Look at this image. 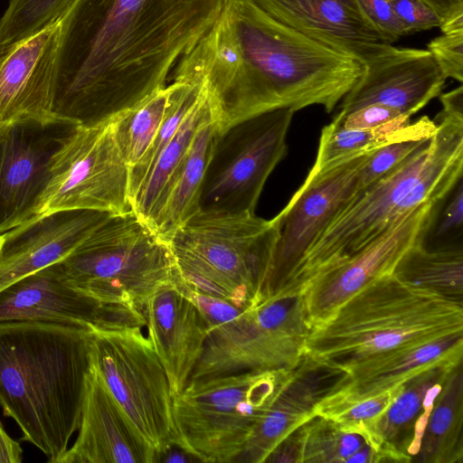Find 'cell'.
<instances>
[{"mask_svg": "<svg viewBox=\"0 0 463 463\" xmlns=\"http://www.w3.org/2000/svg\"><path fill=\"white\" fill-rule=\"evenodd\" d=\"M225 1L74 0L60 20L55 113L68 125H94L166 86Z\"/></svg>", "mask_w": 463, "mask_h": 463, "instance_id": "cell-1", "label": "cell"}, {"mask_svg": "<svg viewBox=\"0 0 463 463\" xmlns=\"http://www.w3.org/2000/svg\"><path fill=\"white\" fill-rule=\"evenodd\" d=\"M204 83L221 132L259 114L320 105L327 113L359 79L362 61L280 24L252 0H226L184 57Z\"/></svg>", "mask_w": 463, "mask_h": 463, "instance_id": "cell-2", "label": "cell"}, {"mask_svg": "<svg viewBox=\"0 0 463 463\" xmlns=\"http://www.w3.org/2000/svg\"><path fill=\"white\" fill-rule=\"evenodd\" d=\"M91 330L52 323L0 324V407L55 463L78 430Z\"/></svg>", "mask_w": 463, "mask_h": 463, "instance_id": "cell-3", "label": "cell"}, {"mask_svg": "<svg viewBox=\"0 0 463 463\" xmlns=\"http://www.w3.org/2000/svg\"><path fill=\"white\" fill-rule=\"evenodd\" d=\"M435 133L400 165L357 191L308 249L280 295L297 294L419 205L439 202L463 177V120L439 113Z\"/></svg>", "mask_w": 463, "mask_h": 463, "instance_id": "cell-4", "label": "cell"}, {"mask_svg": "<svg viewBox=\"0 0 463 463\" xmlns=\"http://www.w3.org/2000/svg\"><path fill=\"white\" fill-rule=\"evenodd\" d=\"M456 333H463L461 303L389 274L310 330L305 354L349 374L402 349Z\"/></svg>", "mask_w": 463, "mask_h": 463, "instance_id": "cell-5", "label": "cell"}, {"mask_svg": "<svg viewBox=\"0 0 463 463\" xmlns=\"http://www.w3.org/2000/svg\"><path fill=\"white\" fill-rule=\"evenodd\" d=\"M278 236L272 219L255 213L199 211L168 243L185 284L244 309L266 278Z\"/></svg>", "mask_w": 463, "mask_h": 463, "instance_id": "cell-6", "label": "cell"}, {"mask_svg": "<svg viewBox=\"0 0 463 463\" xmlns=\"http://www.w3.org/2000/svg\"><path fill=\"white\" fill-rule=\"evenodd\" d=\"M61 264L77 289L142 313L157 288L181 279L170 244L133 211L112 214Z\"/></svg>", "mask_w": 463, "mask_h": 463, "instance_id": "cell-7", "label": "cell"}, {"mask_svg": "<svg viewBox=\"0 0 463 463\" xmlns=\"http://www.w3.org/2000/svg\"><path fill=\"white\" fill-rule=\"evenodd\" d=\"M287 371L189 380L173 398L175 447L203 462H235Z\"/></svg>", "mask_w": 463, "mask_h": 463, "instance_id": "cell-8", "label": "cell"}, {"mask_svg": "<svg viewBox=\"0 0 463 463\" xmlns=\"http://www.w3.org/2000/svg\"><path fill=\"white\" fill-rule=\"evenodd\" d=\"M79 210L111 214L132 211L129 168L116 139L113 118L75 125L65 133L51 157L43 189L14 228Z\"/></svg>", "mask_w": 463, "mask_h": 463, "instance_id": "cell-9", "label": "cell"}, {"mask_svg": "<svg viewBox=\"0 0 463 463\" xmlns=\"http://www.w3.org/2000/svg\"><path fill=\"white\" fill-rule=\"evenodd\" d=\"M90 363L156 462L175 447L173 397L142 326L92 329Z\"/></svg>", "mask_w": 463, "mask_h": 463, "instance_id": "cell-10", "label": "cell"}, {"mask_svg": "<svg viewBox=\"0 0 463 463\" xmlns=\"http://www.w3.org/2000/svg\"><path fill=\"white\" fill-rule=\"evenodd\" d=\"M309 332L299 293L249 305L235 319L208 331L190 380L290 370L305 354Z\"/></svg>", "mask_w": 463, "mask_h": 463, "instance_id": "cell-11", "label": "cell"}, {"mask_svg": "<svg viewBox=\"0 0 463 463\" xmlns=\"http://www.w3.org/2000/svg\"><path fill=\"white\" fill-rule=\"evenodd\" d=\"M295 111L278 109L218 134L199 197V211L255 213L264 184L287 154Z\"/></svg>", "mask_w": 463, "mask_h": 463, "instance_id": "cell-12", "label": "cell"}, {"mask_svg": "<svg viewBox=\"0 0 463 463\" xmlns=\"http://www.w3.org/2000/svg\"><path fill=\"white\" fill-rule=\"evenodd\" d=\"M369 153L324 173L307 175L288 204L272 219L278 240L266 278L250 304L284 291L313 242L356 192L357 175Z\"/></svg>", "mask_w": 463, "mask_h": 463, "instance_id": "cell-13", "label": "cell"}, {"mask_svg": "<svg viewBox=\"0 0 463 463\" xmlns=\"http://www.w3.org/2000/svg\"><path fill=\"white\" fill-rule=\"evenodd\" d=\"M9 322L52 323L89 330L145 326L136 308L101 303L73 287L61 261L0 291V324Z\"/></svg>", "mask_w": 463, "mask_h": 463, "instance_id": "cell-14", "label": "cell"}, {"mask_svg": "<svg viewBox=\"0 0 463 463\" xmlns=\"http://www.w3.org/2000/svg\"><path fill=\"white\" fill-rule=\"evenodd\" d=\"M436 203L417 206L364 250L308 283L300 294L309 329L329 321L367 285L392 274L402 254L420 241Z\"/></svg>", "mask_w": 463, "mask_h": 463, "instance_id": "cell-15", "label": "cell"}, {"mask_svg": "<svg viewBox=\"0 0 463 463\" xmlns=\"http://www.w3.org/2000/svg\"><path fill=\"white\" fill-rule=\"evenodd\" d=\"M59 36L60 21L0 56V133L20 124L67 125L54 108Z\"/></svg>", "mask_w": 463, "mask_h": 463, "instance_id": "cell-16", "label": "cell"}, {"mask_svg": "<svg viewBox=\"0 0 463 463\" xmlns=\"http://www.w3.org/2000/svg\"><path fill=\"white\" fill-rule=\"evenodd\" d=\"M363 64L359 79L342 99L343 113L376 104L411 117L440 95L447 80L427 49L388 44Z\"/></svg>", "mask_w": 463, "mask_h": 463, "instance_id": "cell-17", "label": "cell"}, {"mask_svg": "<svg viewBox=\"0 0 463 463\" xmlns=\"http://www.w3.org/2000/svg\"><path fill=\"white\" fill-rule=\"evenodd\" d=\"M348 374L304 354L285 373L269 406L257 423L236 463L265 462L294 430L315 415L317 404Z\"/></svg>", "mask_w": 463, "mask_h": 463, "instance_id": "cell-18", "label": "cell"}, {"mask_svg": "<svg viewBox=\"0 0 463 463\" xmlns=\"http://www.w3.org/2000/svg\"><path fill=\"white\" fill-rule=\"evenodd\" d=\"M112 214L79 210L61 212L5 233L0 250V291L71 254Z\"/></svg>", "mask_w": 463, "mask_h": 463, "instance_id": "cell-19", "label": "cell"}, {"mask_svg": "<svg viewBox=\"0 0 463 463\" xmlns=\"http://www.w3.org/2000/svg\"><path fill=\"white\" fill-rule=\"evenodd\" d=\"M78 430L73 445L55 463L156 462L91 363Z\"/></svg>", "mask_w": 463, "mask_h": 463, "instance_id": "cell-20", "label": "cell"}, {"mask_svg": "<svg viewBox=\"0 0 463 463\" xmlns=\"http://www.w3.org/2000/svg\"><path fill=\"white\" fill-rule=\"evenodd\" d=\"M143 316L148 338L166 373L172 397L187 384L203 350L208 327L177 282L161 286Z\"/></svg>", "mask_w": 463, "mask_h": 463, "instance_id": "cell-21", "label": "cell"}, {"mask_svg": "<svg viewBox=\"0 0 463 463\" xmlns=\"http://www.w3.org/2000/svg\"><path fill=\"white\" fill-rule=\"evenodd\" d=\"M280 24L362 62L390 43L357 0H252Z\"/></svg>", "mask_w": 463, "mask_h": 463, "instance_id": "cell-22", "label": "cell"}, {"mask_svg": "<svg viewBox=\"0 0 463 463\" xmlns=\"http://www.w3.org/2000/svg\"><path fill=\"white\" fill-rule=\"evenodd\" d=\"M463 361V351L451 354L406 380L400 392L373 426L370 445L381 462H411L439 394L449 372Z\"/></svg>", "mask_w": 463, "mask_h": 463, "instance_id": "cell-23", "label": "cell"}, {"mask_svg": "<svg viewBox=\"0 0 463 463\" xmlns=\"http://www.w3.org/2000/svg\"><path fill=\"white\" fill-rule=\"evenodd\" d=\"M54 127L20 124L0 133V234L14 228L43 189L61 138Z\"/></svg>", "mask_w": 463, "mask_h": 463, "instance_id": "cell-24", "label": "cell"}, {"mask_svg": "<svg viewBox=\"0 0 463 463\" xmlns=\"http://www.w3.org/2000/svg\"><path fill=\"white\" fill-rule=\"evenodd\" d=\"M458 351H463V333L405 348L360 366L317 404L315 415L327 418L359 402L392 390L427 366Z\"/></svg>", "mask_w": 463, "mask_h": 463, "instance_id": "cell-25", "label": "cell"}, {"mask_svg": "<svg viewBox=\"0 0 463 463\" xmlns=\"http://www.w3.org/2000/svg\"><path fill=\"white\" fill-rule=\"evenodd\" d=\"M218 134L211 116L197 129L155 208L148 227L167 243L175 232L199 212L201 187Z\"/></svg>", "mask_w": 463, "mask_h": 463, "instance_id": "cell-26", "label": "cell"}, {"mask_svg": "<svg viewBox=\"0 0 463 463\" xmlns=\"http://www.w3.org/2000/svg\"><path fill=\"white\" fill-rule=\"evenodd\" d=\"M411 462H463V361L452 368L437 395Z\"/></svg>", "mask_w": 463, "mask_h": 463, "instance_id": "cell-27", "label": "cell"}, {"mask_svg": "<svg viewBox=\"0 0 463 463\" xmlns=\"http://www.w3.org/2000/svg\"><path fill=\"white\" fill-rule=\"evenodd\" d=\"M392 274L463 304V249L431 250L418 241L402 254Z\"/></svg>", "mask_w": 463, "mask_h": 463, "instance_id": "cell-28", "label": "cell"}, {"mask_svg": "<svg viewBox=\"0 0 463 463\" xmlns=\"http://www.w3.org/2000/svg\"><path fill=\"white\" fill-rule=\"evenodd\" d=\"M212 116L203 90L173 138L165 145L131 203L134 213L147 226L173 173L184 157L199 127Z\"/></svg>", "mask_w": 463, "mask_h": 463, "instance_id": "cell-29", "label": "cell"}, {"mask_svg": "<svg viewBox=\"0 0 463 463\" xmlns=\"http://www.w3.org/2000/svg\"><path fill=\"white\" fill-rule=\"evenodd\" d=\"M175 87V82H172L113 118L116 139L129 172L140 165L150 150L170 105Z\"/></svg>", "mask_w": 463, "mask_h": 463, "instance_id": "cell-30", "label": "cell"}, {"mask_svg": "<svg viewBox=\"0 0 463 463\" xmlns=\"http://www.w3.org/2000/svg\"><path fill=\"white\" fill-rule=\"evenodd\" d=\"M300 463H377L381 458L366 439L341 430L330 419L314 415L299 426Z\"/></svg>", "mask_w": 463, "mask_h": 463, "instance_id": "cell-31", "label": "cell"}, {"mask_svg": "<svg viewBox=\"0 0 463 463\" xmlns=\"http://www.w3.org/2000/svg\"><path fill=\"white\" fill-rule=\"evenodd\" d=\"M410 126V118L369 129H345L330 122L322 129L316 161L308 175L324 173L345 161L372 152L405 135Z\"/></svg>", "mask_w": 463, "mask_h": 463, "instance_id": "cell-32", "label": "cell"}, {"mask_svg": "<svg viewBox=\"0 0 463 463\" xmlns=\"http://www.w3.org/2000/svg\"><path fill=\"white\" fill-rule=\"evenodd\" d=\"M74 0H10L0 18V56L59 22Z\"/></svg>", "mask_w": 463, "mask_h": 463, "instance_id": "cell-33", "label": "cell"}, {"mask_svg": "<svg viewBox=\"0 0 463 463\" xmlns=\"http://www.w3.org/2000/svg\"><path fill=\"white\" fill-rule=\"evenodd\" d=\"M438 128L435 119L427 116L411 123L408 132L370 152L357 175L356 192L363 190L400 165Z\"/></svg>", "mask_w": 463, "mask_h": 463, "instance_id": "cell-34", "label": "cell"}, {"mask_svg": "<svg viewBox=\"0 0 463 463\" xmlns=\"http://www.w3.org/2000/svg\"><path fill=\"white\" fill-rule=\"evenodd\" d=\"M420 243L431 250L463 249V177L434 206Z\"/></svg>", "mask_w": 463, "mask_h": 463, "instance_id": "cell-35", "label": "cell"}, {"mask_svg": "<svg viewBox=\"0 0 463 463\" xmlns=\"http://www.w3.org/2000/svg\"><path fill=\"white\" fill-rule=\"evenodd\" d=\"M401 387L402 384L377 396L359 402L327 418L332 420L341 430L359 434L369 443L373 426L396 398Z\"/></svg>", "mask_w": 463, "mask_h": 463, "instance_id": "cell-36", "label": "cell"}, {"mask_svg": "<svg viewBox=\"0 0 463 463\" xmlns=\"http://www.w3.org/2000/svg\"><path fill=\"white\" fill-rule=\"evenodd\" d=\"M441 34L427 46L446 78L463 81V14L439 26Z\"/></svg>", "mask_w": 463, "mask_h": 463, "instance_id": "cell-37", "label": "cell"}, {"mask_svg": "<svg viewBox=\"0 0 463 463\" xmlns=\"http://www.w3.org/2000/svg\"><path fill=\"white\" fill-rule=\"evenodd\" d=\"M177 285L194 304L206 323L208 331L235 319L245 309L224 299L196 290L185 284L182 279Z\"/></svg>", "mask_w": 463, "mask_h": 463, "instance_id": "cell-38", "label": "cell"}, {"mask_svg": "<svg viewBox=\"0 0 463 463\" xmlns=\"http://www.w3.org/2000/svg\"><path fill=\"white\" fill-rule=\"evenodd\" d=\"M404 118L411 117L387 106L373 104L348 113L339 111L331 123L345 129H369Z\"/></svg>", "mask_w": 463, "mask_h": 463, "instance_id": "cell-39", "label": "cell"}, {"mask_svg": "<svg viewBox=\"0 0 463 463\" xmlns=\"http://www.w3.org/2000/svg\"><path fill=\"white\" fill-rule=\"evenodd\" d=\"M406 35L440 26L438 14L422 0H390Z\"/></svg>", "mask_w": 463, "mask_h": 463, "instance_id": "cell-40", "label": "cell"}, {"mask_svg": "<svg viewBox=\"0 0 463 463\" xmlns=\"http://www.w3.org/2000/svg\"><path fill=\"white\" fill-rule=\"evenodd\" d=\"M357 1L365 17L390 43L406 35L390 0Z\"/></svg>", "mask_w": 463, "mask_h": 463, "instance_id": "cell-41", "label": "cell"}, {"mask_svg": "<svg viewBox=\"0 0 463 463\" xmlns=\"http://www.w3.org/2000/svg\"><path fill=\"white\" fill-rule=\"evenodd\" d=\"M440 102L445 116L463 120V86L460 84L458 88L440 95Z\"/></svg>", "mask_w": 463, "mask_h": 463, "instance_id": "cell-42", "label": "cell"}, {"mask_svg": "<svg viewBox=\"0 0 463 463\" xmlns=\"http://www.w3.org/2000/svg\"><path fill=\"white\" fill-rule=\"evenodd\" d=\"M23 449L19 442L13 439L0 423V463H21Z\"/></svg>", "mask_w": 463, "mask_h": 463, "instance_id": "cell-43", "label": "cell"}, {"mask_svg": "<svg viewBox=\"0 0 463 463\" xmlns=\"http://www.w3.org/2000/svg\"><path fill=\"white\" fill-rule=\"evenodd\" d=\"M440 19V25L463 14V0H422Z\"/></svg>", "mask_w": 463, "mask_h": 463, "instance_id": "cell-44", "label": "cell"}, {"mask_svg": "<svg viewBox=\"0 0 463 463\" xmlns=\"http://www.w3.org/2000/svg\"><path fill=\"white\" fill-rule=\"evenodd\" d=\"M5 241V235L4 234H0V250L3 247Z\"/></svg>", "mask_w": 463, "mask_h": 463, "instance_id": "cell-45", "label": "cell"}]
</instances>
